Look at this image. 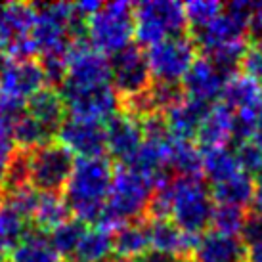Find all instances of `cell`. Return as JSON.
<instances>
[{
	"instance_id": "cell-34",
	"label": "cell",
	"mask_w": 262,
	"mask_h": 262,
	"mask_svg": "<svg viewBox=\"0 0 262 262\" xmlns=\"http://www.w3.org/2000/svg\"><path fill=\"white\" fill-rule=\"evenodd\" d=\"M184 10H186L188 25L195 31L214 21L224 12V4L214 2V0H193V2H188Z\"/></svg>"
},
{
	"instance_id": "cell-45",
	"label": "cell",
	"mask_w": 262,
	"mask_h": 262,
	"mask_svg": "<svg viewBox=\"0 0 262 262\" xmlns=\"http://www.w3.org/2000/svg\"><path fill=\"white\" fill-rule=\"evenodd\" d=\"M0 262H6V258H4V251H0Z\"/></svg>"
},
{
	"instance_id": "cell-2",
	"label": "cell",
	"mask_w": 262,
	"mask_h": 262,
	"mask_svg": "<svg viewBox=\"0 0 262 262\" xmlns=\"http://www.w3.org/2000/svg\"><path fill=\"white\" fill-rule=\"evenodd\" d=\"M153 191L155 186L151 180H147L146 176L138 174L132 168L119 165L113 170L110 197L96 226L115 233L121 226L146 219Z\"/></svg>"
},
{
	"instance_id": "cell-12",
	"label": "cell",
	"mask_w": 262,
	"mask_h": 262,
	"mask_svg": "<svg viewBox=\"0 0 262 262\" xmlns=\"http://www.w3.org/2000/svg\"><path fill=\"white\" fill-rule=\"evenodd\" d=\"M63 84L94 86L111 84L110 59L102 52L94 50L86 40L71 42L67 50V75Z\"/></svg>"
},
{
	"instance_id": "cell-5",
	"label": "cell",
	"mask_w": 262,
	"mask_h": 262,
	"mask_svg": "<svg viewBox=\"0 0 262 262\" xmlns=\"http://www.w3.org/2000/svg\"><path fill=\"white\" fill-rule=\"evenodd\" d=\"M134 37V4L117 0L103 4L102 10L88 17L86 38L94 50L117 54L130 44Z\"/></svg>"
},
{
	"instance_id": "cell-32",
	"label": "cell",
	"mask_w": 262,
	"mask_h": 262,
	"mask_svg": "<svg viewBox=\"0 0 262 262\" xmlns=\"http://www.w3.org/2000/svg\"><path fill=\"white\" fill-rule=\"evenodd\" d=\"M29 220L6 207L0 209V251H12L19 241L31 232Z\"/></svg>"
},
{
	"instance_id": "cell-9",
	"label": "cell",
	"mask_w": 262,
	"mask_h": 262,
	"mask_svg": "<svg viewBox=\"0 0 262 262\" xmlns=\"http://www.w3.org/2000/svg\"><path fill=\"white\" fill-rule=\"evenodd\" d=\"M149 71L155 82L182 84V79L197 58V46L191 37H174L155 44L146 52Z\"/></svg>"
},
{
	"instance_id": "cell-18",
	"label": "cell",
	"mask_w": 262,
	"mask_h": 262,
	"mask_svg": "<svg viewBox=\"0 0 262 262\" xmlns=\"http://www.w3.org/2000/svg\"><path fill=\"white\" fill-rule=\"evenodd\" d=\"M195 140L201 149L226 147V144L233 140V111L222 102L212 103L197 128Z\"/></svg>"
},
{
	"instance_id": "cell-30",
	"label": "cell",
	"mask_w": 262,
	"mask_h": 262,
	"mask_svg": "<svg viewBox=\"0 0 262 262\" xmlns=\"http://www.w3.org/2000/svg\"><path fill=\"white\" fill-rule=\"evenodd\" d=\"M50 142H54V134H50L29 113L23 111L21 115L17 117V121L14 124V144L17 149H21V151H33V149L46 146Z\"/></svg>"
},
{
	"instance_id": "cell-4",
	"label": "cell",
	"mask_w": 262,
	"mask_h": 262,
	"mask_svg": "<svg viewBox=\"0 0 262 262\" xmlns=\"http://www.w3.org/2000/svg\"><path fill=\"white\" fill-rule=\"evenodd\" d=\"M188 17L184 4L172 0H149L134 4V37L140 46L151 48L167 38L184 37Z\"/></svg>"
},
{
	"instance_id": "cell-23",
	"label": "cell",
	"mask_w": 262,
	"mask_h": 262,
	"mask_svg": "<svg viewBox=\"0 0 262 262\" xmlns=\"http://www.w3.org/2000/svg\"><path fill=\"white\" fill-rule=\"evenodd\" d=\"M167 168L172 176H201L203 172V151L193 140L172 138L168 144Z\"/></svg>"
},
{
	"instance_id": "cell-39",
	"label": "cell",
	"mask_w": 262,
	"mask_h": 262,
	"mask_svg": "<svg viewBox=\"0 0 262 262\" xmlns=\"http://www.w3.org/2000/svg\"><path fill=\"white\" fill-rule=\"evenodd\" d=\"M249 33L255 42H262V2H255V12L249 21Z\"/></svg>"
},
{
	"instance_id": "cell-8",
	"label": "cell",
	"mask_w": 262,
	"mask_h": 262,
	"mask_svg": "<svg viewBox=\"0 0 262 262\" xmlns=\"http://www.w3.org/2000/svg\"><path fill=\"white\" fill-rule=\"evenodd\" d=\"M111 86L117 92L121 103L146 94L153 84L147 56L138 44H128L110 59Z\"/></svg>"
},
{
	"instance_id": "cell-41",
	"label": "cell",
	"mask_w": 262,
	"mask_h": 262,
	"mask_svg": "<svg viewBox=\"0 0 262 262\" xmlns=\"http://www.w3.org/2000/svg\"><path fill=\"white\" fill-rule=\"evenodd\" d=\"M8 44H10V35L4 29V25L0 23V66H2V59H4V56H6L8 52Z\"/></svg>"
},
{
	"instance_id": "cell-29",
	"label": "cell",
	"mask_w": 262,
	"mask_h": 262,
	"mask_svg": "<svg viewBox=\"0 0 262 262\" xmlns=\"http://www.w3.org/2000/svg\"><path fill=\"white\" fill-rule=\"evenodd\" d=\"M203 151V172L212 184L224 182L233 174L241 172L235 151L228 147H211V149H201Z\"/></svg>"
},
{
	"instance_id": "cell-19",
	"label": "cell",
	"mask_w": 262,
	"mask_h": 262,
	"mask_svg": "<svg viewBox=\"0 0 262 262\" xmlns=\"http://www.w3.org/2000/svg\"><path fill=\"white\" fill-rule=\"evenodd\" d=\"M25 113H29L35 121H38L54 136L58 134L59 126L67 119V107L63 103V98H61L58 88L52 86H44L40 92L33 96L27 102V111Z\"/></svg>"
},
{
	"instance_id": "cell-37",
	"label": "cell",
	"mask_w": 262,
	"mask_h": 262,
	"mask_svg": "<svg viewBox=\"0 0 262 262\" xmlns=\"http://www.w3.org/2000/svg\"><path fill=\"white\" fill-rule=\"evenodd\" d=\"M241 239L247 247L262 241V211L247 212V220L241 230Z\"/></svg>"
},
{
	"instance_id": "cell-44",
	"label": "cell",
	"mask_w": 262,
	"mask_h": 262,
	"mask_svg": "<svg viewBox=\"0 0 262 262\" xmlns=\"http://www.w3.org/2000/svg\"><path fill=\"white\" fill-rule=\"evenodd\" d=\"M258 128H262V98L260 103H258Z\"/></svg>"
},
{
	"instance_id": "cell-22",
	"label": "cell",
	"mask_w": 262,
	"mask_h": 262,
	"mask_svg": "<svg viewBox=\"0 0 262 262\" xmlns=\"http://www.w3.org/2000/svg\"><path fill=\"white\" fill-rule=\"evenodd\" d=\"M212 201L219 205H230V207H253L256 199V182L253 176L245 174L243 170L233 174L224 182L211 186Z\"/></svg>"
},
{
	"instance_id": "cell-31",
	"label": "cell",
	"mask_w": 262,
	"mask_h": 262,
	"mask_svg": "<svg viewBox=\"0 0 262 262\" xmlns=\"http://www.w3.org/2000/svg\"><path fill=\"white\" fill-rule=\"evenodd\" d=\"M86 224L84 222H80L77 219H69L66 220L61 226H58L54 232H50V243L52 247L56 249V253L59 255V258L63 256V258H69V256L73 255L77 247H79V243L82 241L84 237V233H86Z\"/></svg>"
},
{
	"instance_id": "cell-46",
	"label": "cell",
	"mask_w": 262,
	"mask_h": 262,
	"mask_svg": "<svg viewBox=\"0 0 262 262\" xmlns=\"http://www.w3.org/2000/svg\"><path fill=\"white\" fill-rule=\"evenodd\" d=\"M0 209H2V205H0Z\"/></svg>"
},
{
	"instance_id": "cell-28",
	"label": "cell",
	"mask_w": 262,
	"mask_h": 262,
	"mask_svg": "<svg viewBox=\"0 0 262 262\" xmlns=\"http://www.w3.org/2000/svg\"><path fill=\"white\" fill-rule=\"evenodd\" d=\"M35 19H37L35 4H25V2L0 4V23L8 31L10 40L29 37L33 25H35Z\"/></svg>"
},
{
	"instance_id": "cell-10",
	"label": "cell",
	"mask_w": 262,
	"mask_h": 262,
	"mask_svg": "<svg viewBox=\"0 0 262 262\" xmlns=\"http://www.w3.org/2000/svg\"><path fill=\"white\" fill-rule=\"evenodd\" d=\"M59 94L63 98L69 115L73 117H84L105 123L121 107V100L111 84H94V86L61 84Z\"/></svg>"
},
{
	"instance_id": "cell-42",
	"label": "cell",
	"mask_w": 262,
	"mask_h": 262,
	"mask_svg": "<svg viewBox=\"0 0 262 262\" xmlns=\"http://www.w3.org/2000/svg\"><path fill=\"white\" fill-rule=\"evenodd\" d=\"M247 251H249V262H262V241L247 247Z\"/></svg>"
},
{
	"instance_id": "cell-21",
	"label": "cell",
	"mask_w": 262,
	"mask_h": 262,
	"mask_svg": "<svg viewBox=\"0 0 262 262\" xmlns=\"http://www.w3.org/2000/svg\"><path fill=\"white\" fill-rule=\"evenodd\" d=\"M149 226L146 219L128 222L113 233V253L117 260H138L140 256H144L149 251Z\"/></svg>"
},
{
	"instance_id": "cell-6",
	"label": "cell",
	"mask_w": 262,
	"mask_h": 262,
	"mask_svg": "<svg viewBox=\"0 0 262 262\" xmlns=\"http://www.w3.org/2000/svg\"><path fill=\"white\" fill-rule=\"evenodd\" d=\"M37 19L31 31V38L37 46V54L44 56H67L71 46V21L73 4H35Z\"/></svg>"
},
{
	"instance_id": "cell-35",
	"label": "cell",
	"mask_w": 262,
	"mask_h": 262,
	"mask_svg": "<svg viewBox=\"0 0 262 262\" xmlns=\"http://www.w3.org/2000/svg\"><path fill=\"white\" fill-rule=\"evenodd\" d=\"M235 159L239 168L249 176H262V149L255 142H243L237 144Z\"/></svg>"
},
{
	"instance_id": "cell-16",
	"label": "cell",
	"mask_w": 262,
	"mask_h": 262,
	"mask_svg": "<svg viewBox=\"0 0 262 262\" xmlns=\"http://www.w3.org/2000/svg\"><path fill=\"white\" fill-rule=\"evenodd\" d=\"M226 79L228 77L220 73L205 56L195 58L193 66L189 67V71L182 79L184 94L189 100H197V102L212 105V102L222 96Z\"/></svg>"
},
{
	"instance_id": "cell-11",
	"label": "cell",
	"mask_w": 262,
	"mask_h": 262,
	"mask_svg": "<svg viewBox=\"0 0 262 262\" xmlns=\"http://www.w3.org/2000/svg\"><path fill=\"white\" fill-rule=\"evenodd\" d=\"M58 144L69 149L79 159L103 157L107 151L105 142V124L102 121L69 115L58 130Z\"/></svg>"
},
{
	"instance_id": "cell-25",
	"label": "cell",
	"mask_w": 262,
	"mask_h": 262,
	"mask_svg": "<svg viewBox=\"0 0 262 262\" xmlns=\"http://www.w3.org/2000/svg\"><path fill=\"white\" fill-rule=\"evenodd\" d=\"M6 262H59L50 237L38 230H31L12 251Z\"/></svg>"
},
{
	"instance_id": "cell-13",
	"label": "cell",
	"mask_w": 262,
	"mask_h": 262,
	"mask_svg": "<svg viewBox=\"0 0 262 262\" xmlns=\"http://www.w3.org/2000/svg\"><path fill=\"white\" fill-rule=\"evenodd\" d=\"M46 84V77L37 59H8L0 66V90L19 102L31 100Z\"/></svg>"
},
{
	"instance_id": "cell-3",
	"label": "cell",
	"mask_w": 262,
	"mask_h": 262,
	"mask_svg": "<svg viewBox=\"0 0 262 262\" xmlns=\"http://www.w3.org/2000/svg\"><path fill=\"white\" fill-rule=\"evenodd\" d=\"M168 220H172L182 232L189 235H203L211 226L214 201L211 189L207 188L201 176H174L167 184Z\"/></svg>"
},
{
	"instance_id": "cell-7",
	"label": "cell",
	"mask_w": 262,
	"mask_h": 262,
	"mask_svg": "<svg viewBox=\"0 0 262 262\" xmlns=\"http://www.w3.org/2000/svg\"><path fill=\"white\" fill-rule=\"evenodd\" d=\"M29 153V182L38 193H61L75 167L73 153L50 142Z\"/></svg>"
},
{
	"instance_id": "cell-14",
	"label": "cell",
	"mask_w": 262,
	"mask_h": 262,
	"mask_svg": "<svg viewBox=\"0 0 262 262\" xmlns=\"http://www.w3.org/2000/svg\"><path fill=\"white\" fill-rule=\"evenodd\" d=\"M105 142L107 153L121 165H126L136 155L144 142V132L140 119L128 115L124 111H117L115 115L105 121Z\"/></svg>"
},
{
	"instance_id": "cell-43",
	"label": "cell",
	"mask_w": 262,
	"mask_h": 262,
	"mask_svg": "<svg viewBox=\"0 0 262 262\" xmlns=\"http://www.w3.org/2000/svg\"><path fill=\"white\" fill-rule=\"evenodd\" d=\"M251 211H262V176L258 178V184H256V199L255 205L251 207Z\"/></svg>"
},
{
	"instance_id": "cell-40",
	"label": "cell",
	"mask_w": 262,
	"mask_h": 262,
	"mask_svg": "<svg viewBox=\"0 0 262 262\" xmlns=\"http://www.w3.org/2000/svg\"><path fill=\"white\" fill-rule=\"evenodd\" d=\"M134 262H186L182 258H176L172 255H165V253H159V251H147L144 256H140L138 260Z\"/></svg>"
},
{
	"instance_id": "cell-36",
	"label": "cell",
	"mask_w": 262,
	"mask_h": 262,
	"mask_svg": "<svg viewBox=\"0 0 262 262\" xmlns=\"http://www.w3.org/2000/svg\"><path fill=\"white\" fill-rule=\"evenodd\" d=\"M241 67H243V73L262 86V42H253L251 46H247Z\"/></svg>"
},
{
	"instance_id": "cell-24",
	"label": "cell",
	"mask_w": 262,
	"mask_h": 262,
	"mask_svg": "<svg viewBox=\"0 0 262 262\" xmlns=\"http://www.w3.org/2000/svg\"><path fill=\"white\" fill-rule=\"evenodd\" d=\"M220 98H222V103L233 113L241 110H253L260 103L262 86L245 73H235L226 79Z\"/></svg>"
},
{
	"instance_id": "cell-17",
	"label": "cell",
	"mask_w": 262,
	"mask_h": 262,
	"mask_svg": "<svg viewBox=\"0 0 262 262\" xmlns=\"http://www.w3.org/2000/svg\"><path fill=\"white\" fill-rule=\"evenodd\" d=\"M147 226H149V243L153 251L189 262L199 237L182 232L172 220H147Z\"/></svg>"
},
{
	"instance_id": "cell-38",
	"label": "cell",
	"mask_w": 262,
	"mask_h": 262,
	"mask_svg": "<svg viewBox=\"0 0 262 262\" xmlns=\"http://www.w3.org/2000/svg\"><path fill=\"white\" fill-rule=\"evenodd\" d=\"M15 151H17V147H15L14 140H0V189L4 186L8 167H10V163L14 159Z\"/></svg>"
},
{
	"instance_id": "cell-33",
	"label": "cell",
	"mask_w": 262,
	"mask_h": 262,
	"mask_svg": "<svg viewBox=\"0 0 262 262\" xmlns=\"http://www.w3.org/2000/svg\"><path fill=\"white\" fill-rule=\"evenodd\" d=\"M247 220V212L239 207H230V205H216L212 212V232L224 233V235H235L239 237L241 230Z\"/></svg>"
},
{
	"instance_id": "cell-20",
	"label": "cell",
	"mask_w": 262,
	"mask_h": 262,
	"mask_svg": "<svg viewBox=\"0 0 262 262\" xmlns=\"http://www.w3.org/2000/svg\"><path fill=\"white\" fill-rule=\"evenodd\" d=\"M209 107H211L209 103L189 100V98H184L180 103L170 107L165 113V123L170 136L178 140H193Z\"/></svg>"
},
{
	"instance_id": "cell-1",
	"label": "cell",
	"mask_w": 262,
	"mask_h": 262,
	"mask_svg": "<svg viewBox=\"0 0 262 262\" xmlns=\"http://www.w3.org/2000/svg\"><path fill=\"white\" fill-rule=\"evenodd\" d=\"M111 180L113 167L105 155L75 161L71 178L63 189V199L73 219L84 224L98 222L110 197Z\"/></svg>"
},
{
	"instance_id": "cell-27",
	"label": "cell",
	"mask_w": 262,
	"mask_h": 262,
	"mask_svg": "<svg viewBox=\"0 0 262 262\" xmlns=\"http://www.w3.org/2000/svg\"><path fill=\"white\" fill-rule=\"evenodd\" d=\"M113 253V233L102 228L86 230L82 241L66 262H107Z\"/></svg>"
},
{
	"instance_id": "cell-15",
	"label": "cell",
	"mask_w": 262,
	"mask_h": 262,
	"mask_svg": "<svg viewBox=\"0 0 262 262\" xmlns=\"http://www.w3.org/2000/svg\"><path fill=\"white\" fill-rule=\"evenodd\" d=\"M189 262H249V251L241 237L211 230L199 235Z\"/></svg>"
},
{
	"instance_id": "cell-26",
	"label": "cell",
	"mask_w": 262,
	"mask_h": 262,
	"mask_svg": "<svg viewBox=\"0 0 262 262\" xmlns=\"http://www.w3.org/2000/svg\"><path fill=\"white\" fill-rule=\"evenodd\" d=\"M69 207L61 193H40L38 205L33 214L35 230L42 233L54 232L58 226L69 220Z\"/></svg>"
}]
</instances>
